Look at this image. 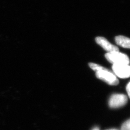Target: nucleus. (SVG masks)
<instances>
[{"instance_id": "nucleus-5", "label": "nucleus", "mask_w": 130, "mask_h": 130, "mask_svg": "<svg viewBox=\"0 0 130 130\" xmlns=\"http://www.w3.org/2000/svg\"><path fill=\"white\" fill-rule=\"evenodd\" d=\"M95 41L98 45L108 52L119 51V48L117 47L108 42L105 38L98 37L95 38Z\"/></svg>"}, {"instance_id": "nucleus-2", "label": "nucleus", "mask_w": 130, "mask_h": 130, "mask_svg": "<svg viewBox=\"0 0 130 130\" xmlns=\"http://www.w3.org/2000/svg\"><path fill=\"white\" fill-rule=\"evenodd\" d=\"M96 76L98 79L110 85H116L119 84V80L117 78L116 76L107 69L96 71Z\"/></svg>"}, {"instance_id": "nucleus-10", "label": "nucleus", "mask_w": 130, "mask_h": 130, "mask_svg": "<svg viewBox=\"0 0 130 130\" xmlns=\"http://www.w3.org/2000/svg\"><path fill=\"white\" fill-rule=\"evenodd\" d=\"M93 130H99V129H98V128H94Z\"/></svg>"}, {"instance_id": "nucleus-9", "label": "nucleus", "mask_w": 130, "mask_h": 130, "mask_svg": "<svg viewBox=\"0 0 130 130\" xmlns=\"http://www.w3.org/2000/svg\"><path fill=\"white\" fill-rule=\"evenodd\" d=\"M126 91L128 93V96H130V83H129L127 86H126Z\"/></svg>"}, {"instance_id": "nucleus-1", "label": "nucleus", "mask_w": 130, "mask_h": 130, "mask_svg": "<svg viewBox=\"0 0 130 130\" xmlns=\"http://www.w3.org/2000/svg\"><path fill=\"white\" fill-rule=\"evenodd\" d=\"M105 57L110 63L114 64H129V57L125 54L119 51L108 52Z\"/></svg>"}, {"instance_id": "nucleus-4", "label": "nucleus", "mask_w": 130, "mask_h": 130, "mask_svg": "<svg viewBox=\"0 0 130 130\" xmlns=\"http://www.w3.org/2000/svg\"><path fill=\"white\" fill-rule=\"evenodd\" d=\"M128 101V98L123 94H114L109 100V106L111 108H118L125 105Z\"/></svg>"}, {"instance_id": "nucleus-3", "label": "nucleus", "mask_w": 130, "mask_h": 130, "mask_svg": "<svg viewBox=\"0 0 130 130\" xmlns=\"http://www.w3.org/2000/svg\"><path fill=\"white\" fill-rule=\"evenodd\" d=\"M112 69L115 76L120 78L126 79L130 77V68L129 64H114Z\"/></svg>"}, {"instance_id": "nucleus-6", "label": "nucleus", "mask_w": 130, "mask_h": 130, "mask_svg": "<svg viewBox=\"0 0 130 130\" xmlns=\"http://www.w3.org/2000/svg\"><path fill=\"white\" fill-rule=\"evenodd\" d=\"M115 40L117 45L124 48H130V41L129 38L122 35H119L115 37Z\"/></svg>"}, {"instance_id": "nucleus-11", "label": "nucleus", "mask_w": 130, "mask_h": 130, "mask_svg": "<svg viewBox=\"0 0 130 130\" xmlns=\"http://www.w3.org/2000/svg\"><path fill=\"white\" fill-rule=\"evenodd\" d=\"M117 130V129H109V130Z\"/></svg>"}, {"instance_id": "nucleus-7", "label": "nucleus", "mask_w": 130, "mask_h": 130, "mask_svg": "<svg viewBox=\"0 0 130 130\" xmlns=\"http://www.w3.org/2000/svg\"><path fill=\"white\" fill-rule=\"evenodd\" d=\"M89 65L90 66V67L92 69V70L95 71L96 72L98 71H100V70H107V69L102 67L101 66L98 65L96 64H94L93 63H90L89 64Z\"/></svg>"}, {"instance_id": "nucleus-8", "label": "nucleus", "mask_w": 130, "mask_h": 130, "mask_svg": "<svg viewBox=\"0 0 130 130\" xmlns=\"http://www.w3.org/2000/svg\"><path fill=\"white\" fill-rule=\"evenodd\" d=\"M130 120H128L122 124L121 130H130Z\"/></svg>"}]
</instances>
